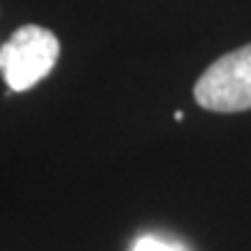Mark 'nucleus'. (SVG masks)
<instances>
[{
	"label": "nucleus",
	"instance_id": "1",
	"mask_svg": "<svg viewBox=\"0 0 251 251\" xmlns=\"http://www.w3.org/2000/svg\"><path fill=\"white\" fill-rule=\"evenodd\" d=\"M61 54L58 37L42 26L28 24L17 28L0 47V72L14 93L33 89L54 70Z\"/></svg>",
	"mask_w": 251,
	"mask_h": 251
},
{
	"label": "nucleus",
	"instance_id": "2",
	"mask_svg": "<svg viewBox=\"0 0 251 251\" xmlns=\"http://www.w3.org/2000/svg\"><path fill=\"white\" fill-rule=\"evenodd\" d=\"M200 107L209 112H244L251 109V45L216 58L193 86Z\"/></svg>",
	"mask_w": 251,
	"mask_h": 251
},
{
	"label": "nucleus",
	"instance_id": "3",
	"mask_svg": "<svg viewBox=\"0 0 251 251\" xmlns=\"http://www.w3.org/2000/svg\"><path fill=\"white\" fill-rule=\"evenodd\" d=\"M130 251H181V249H177V247H172V244H168V242H163L158 237L147 235V237H140V240L133 244Z\"/></svg>",
	"mask_w": 251,
	"mask_h": 251
},
{
	"label": "nucleus",
	"instance_id": "4",
	"mask_svg": "<svg viewBox=\"0 0 251 251\" xmlns=\"http://www.w3.org/2000/svg\"><path fill=\"white\" fill-rule=\"evenodd\" d=\"M175 121H184V114H181V112H175Z\"/></svg>",
	"mask_w": 251,
	"mask_h": 251
}]
</instances>
